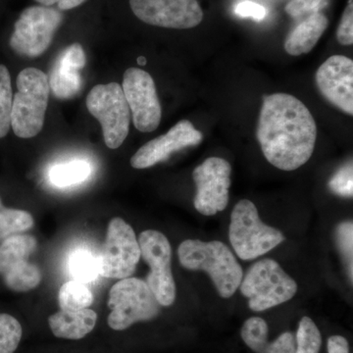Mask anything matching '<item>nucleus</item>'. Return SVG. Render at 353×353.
I'll list each match as a JSON object with an SVG mask.
<instances>
[{
    "mask_svg": "<svg viewBox=\"0 0 353 353\" xmlns=\"http://www.w3.org/2000/svg\"><path fill=\"white\" fill-rule=\"evenodd\" d=\"M323 97L343 112L353 115V61L343 55L328 58L316 72Z\"/></svg>",
    "mask_w": 353,
    "mask_h": 353,
    "instance_id": "4468645a",
    "label": "nucleus"
},
{
    "mask_svg": "<svg viewBox=\"0 0 353 353\" xmlns=\"http://www.w3.org/2000/svg\"><path fill=\"white\" fill-rule=\"evenodd\" d=\"M269 328L260 317L246 320L241 336L248 347L255 353H296V341L294 334L285 332L275 341L269 343Z\"/></svg>",
    "mask_w": 353,
    "mask_h": 353,
    "instance_id": "f3484780",
    "label": "nucleus"
},
{
    "mask_svg": "<svg viewBox=\"0 0 353 353\" xmlns=\"http://www.w3.org/2000/svg\"><path fill=\"white\" fill-rule=\"evenodd\" d=\"M34 225V218L28 211L6 208L0 199V241L13 234H23Z\"/></svg>",
    "mask_w": 353,
    "mask_h": 353,
    "instance_id": "5701e85b",
    "label": "nucleus"
},
{
    "mask_svg": "<svg viewBox=\"0 0 353 353\" xmlns=\"http://www.w3.org/2000/svg\"><path fill=\"white\" fill-rule=\"evenodd\" d=\"M97 314L90 308L77 311L60 310L48 318L51 332L57 338L81 340L94 329Z\"/></svg>",
    "mask_w": 353,
    "mask_h": 353,
    "instance_id": "a211bd4d",
    "label": "nucleus"
},
{
    "mask_svg": "<svg viewBox=\"0 0 353 353\" xmlns=\"http://www.w3.org/2000/svg\"><path fill=\"white\" fill-rule=\"evenodd\" d=\"M325 6L326 0H290L285 10L290 17L299 19L319 12Z\"/></svg>",
    "mask_w": 353,
    "mask_h": 353,
    "instance_id": "7c9ffc66",
    "label": "nucleus"
},
{
    "mask_svg": "<svg viewBox=\"0 0 353 353\" xmlns=\"http://www.w3.org/2000/svg\"><path fill=\"white\" fill-rule=\"evenodd\" d=\"M38 241L31 234H17L8 236L0 243V276L13 265L29 260L36 252Z\"/></svg>",
    "mask_w": 353,
    "mask_h": 353,
    "instance_id": "aec40b11",
    "label": "nucleus"
},
{
    "mask_svg": "<svg viewBox=\"0 0 353 353\" xmlns=\"http://www.w3.org/2000/svg\"><path fill=\"white\" fill-rule=\"evenodd\" d=\"M229 236L234 252L243 260L259 259L285 240L279 230L262 222L256 206L248 199L234 206Z\"/></svg>",
    "mask_w": 353,
    "mask_h": 353,
    "instance_id": "39448f33",
    "label": "nucleus"
},
{
    "mask_svg": "<svg viewBox=\"0 0 353 353\" xmlns=\"http://www.w3.org/2000/svg\"><path fill=\"white\" fill-rule=\"evenodd\" d=\"M327 347L328 353H350L348 341L341 336H330Z\"/></svg>",
    "mask_w": 353,
    "mask_h": 353,
    "instance_id": "f704fd0d",
    "label": "nucleus"
},
{
    "mask_svg": "<svg viewBox=\"0 0 353 353\" xmlns=\"http://www.w3.org/2000/svg\"><path fill=\"white\" fill-rule=\"evenodd\" d=\"M141 257L150 266L145 283L162 306H170L176 299V284L171 269L172 248L168 239L155 230L139 234Z\"/></svg>",
    "mask_w": 353,
    "mask_h": 353,
    "instance_id": "9d476101",
    "label": "nucleus"
},
{
    "mask_svg": "<svg viewBox=\"0 0 353 353\" xmlns=\"http://www.w3.org/2000/svg\"><path fill=\"white\" fill-rule=\"evenodd\" d=\"M202 134L197 131L189 120H181L165 134L146 143L131 158V166L134 169H146L164 161L172 152L188 146L199 145Z\"/></svg>",
    "mask_w": 353,
    "mask_h": 353,
    "instance_id": "2eb2a0df",
    "label": "nucleus"
},
{
    "mask_svg": "<svg viewBox=\"0 0 353 353\" xmlns=\"http://www.w3.org/2000/svg\"><path fill=\"white\" fill-rule=\"evenodd\" d=\"M13 94L10 71L0 63V139L6 138L11 130Z\"/></svg>",
    "mask_w": 353,
    "mask_h": 353,
    "instance_id": "393cba45",
    "label": "nucleus"
},
{
    "mask_svg": "<svg viewBox=\"0 0 353 353\" xmlns=\"http://www.w3.org/2000/svg\"><path fill=\"white\" fill-rule=\"evenodd\" d=\"M122 88L134 127L141 132L155 131L161 122L162 109L152 77L141 69H128Z\"/></svg>",
    "mask_w": 353,
    "mask_h": 353,
    "instance_id": "f8f14e48",
    "label": "nucleus"
},
{
    "mask_svg": "<svg viewBox=\"0 0 353 353\" xmlns=\"http://www.w3.org/2000/svg\"><path fill=\"white\" fill-rule=\"evenodd\" d=\"M43 6L51 7L57 6L58 10L66 11L82 6L87 0H36Z\"/></svg>",
    "mask_w": 353,
    "mask_h": 353,
    "instance_id": "72a5a7b5",
    "label": "nucleus"
},
{
    "mask_svg": "<svg viewBox=\"0 0 353 353\" xmlns=\"http://www.w3.org/2000/svg\"><path fill=\"white\" fill-rule=\"evenodd\" d=\"M130 6L139 20L167 29H192L203 19L197 0H130Z\"/></svg>",
    "mask_w": 353,
    "mask_h": 353,
    "instance_id": "ddd939ff",
    "label": "nucleus"
},
{
    "mask_svg": "<svg viewBox=\"0 0 353 353\" xmlns=\"http://www.w3.org/2000/svg\"><path fill=\"white\" fill-rule=\"evenodd\" d=\"M336 240L340 246L341 252L345 257L347 265L348 273L352 280L353 262V224L352 221L341 223L336 229Z\"/></svg>",
    "mask_w": 353,
    "mask_h": 353,
    "instance_id": "c756f323",
    "label": "nucleus"
},
{
    "mask_svg": "<svg viewBox=\"0 0 353 353\" xmlns=\"http://www.w3.org/2000/svg\"><path fill=\"white\" fill-rule=\"evenodd\" d=\"M87 108L101 123L108 148H119L129 134L132 118L122 85L117 83L95 85L88 95Z\"/></svg>",
    "mask_w": 353,
    "mask_h": 353,
    "instance_id": "6e6552de",
    "label": "nucleus"
},
{
    "mask_svg": "<svg viewBox=\"0 0 353 353\" xmlns=\"http://www.w3.org/2000/svg\"><path fill=\"white\" fill-rule=\"evenodd\" d=\"M234 13L241 17H252L255 20H262L266 16V9L259 3L245 0L234 7Z\"/></svg>",
    "mask_w": 353,
    "mask_h": 353,
    "instance_id": "473e14b6",
    "label": "nucleus"
},
{
    "mask_svg": "<svg viewBox=\"0 0 353 353\" xmlns=\"http://www.w3.org/2000/svg\"><path fill=\"white\" fill-rule=\"evenodd\" d=\"M329 188L339 196L352 197L353 194V167L352 162L336 172L329 182Z\"/></svg>",
    "mask_w": 353,
    "mask_h": 353,
    "instance_id": "c85d7f7f",
    "label": "nucleus"
},
{
    "mask_svg": "<svg viewBox=\"0 0 353 353\" xmlns=\"http://www.w3.org/2000/svg\"><path fill=\"white\" fill-rule=\"evenodd\" d=\"M90 174V165L85 161H72L55 165L50 172V182L59 188L82 183Z\"/></svg>",
    "mask_w": 353,
    "mask_h": 353,
    "instance_id": "b1692460",
    "label": "nucleus"
},
{
    "mask_svg": "<svg viewBox=\"0 0 353 353\" xmlns=\"http://www.w3.org/2000/svg\"><path fill=\"white\" fill-rule=\"evenodd\" d=\"M11 130L20 139H31L43 130L50 99L48 77L41 70L26 68L16 79Z\"/></svg>",
    "mask_w": 353,
    "mask_h": 353,
    "instance_id": "7ed1b4c3",
    "label": "nucleus"
},
{
    "mask_svg": "<svg viewBox=\"0 0 353 353\" xmlns=\"http://www.w3.org/2000/svg\"><path fill=\"white\" fill-rule=\"evenodd\" d=\"M62 21V13L52 7H28L14 24L9 48L21 57H41L50 48Z\"/></svg>",
    "mask_w": 353,
    "mask_h": 353,
    "instance_id": "0eeeda50",
    "label": "nucleus"
},
{
    "mask_svg": "<svg viewBox=\"0 0 353 353\" xmlns=\"http://www.w3.org/2000/svg\"><path fill=\"white\" fill-rule=\"evenodd\" d=\"M23 329L20 322L7 313H0V353H14L19 347Z\"/></svg>",
    "mask_w": 353,
    "mask_h": 353,
    "instance_id": "cd10ccee",
    "label": "nucleus"
},
{
    "mask_svg": "<svg viewBox=\"0 0 353 353\" xmlns=\"http://www.w3.org/2000/svg\"><path fill=\"white\" fill-rule=\"evenodd\" d=\"M178 256L183 268L208 273L223 299H230L240 288L243 269L225 243L187 240L179 246Z\"/></svg>",
    "mask_w": 353,
    "mask_h": 353,
    "instance_id": "f03ea898",
    "label": "nucleus"
},
{
    "mask_svg": "<svg viewBox=\"0 0 353 353\" xmlns=\"http://www.w3.org/2000/svg\"><path fill=\"white\" fill-rule=\"evenodd\" d=\"M85 63L87 58L81 44H71L60 53L48 78L50 90L55 97L70 99L79 94L82 88L81 71Z\"/></svg>",
    "mask_w": 353,
    "mask_h": 353,
    "instance_id": "dca6fc26",
    "label": "nucleus"
},
{
    "mask_svg": "<svg viewBox=\"0 0 353 353\" xmlns=\"http://www.w3.org/2000/svg\"><path fill=\"white\" fill-rule=\"evenodd\" d=\"M256 137L269 163L283 171H294L312 157L317 126L312 114L294 95L264 97Z\"/></svg>",
    "mask_w": 353,
    "mask_h": 353,
    "instance_id": "f257e3e1",
    "label": "nucleus"
},
{
    "mask_svg": "<svg viewBox=\"0 0 353 353\" xmlns=\"http://www.w3.org/2000/svg\"><path fill=\"white\" fill-rule=\"evenodd\" d=\"M58 303L61 310H81L92 305L94 296L87 285L78 281H69L60 288Z\"/></svg>",
    "mask_w": 353,
    "mask_h": 353,
    "instance_id": "4be33fe9",
    "label": "nucleus"
},
{
    "mask_svg": "<svg viewBox=\"0 0 353 353\" xmlns=\"http://www.w3.org/2000/svg\"><path fill=\"white\" fill-rule=\"evenodd\" d=\"M69 270L72 277L78 282L83 284L94 282L99 275V259H95L88 250H76L70 257Z\"/></svg>",
    "mask_w": 353,
    "mask_h": 353,
    "instance_id": "a878e982",
    "label": "nucleus"
},
{
    "mask_svg": "<svg viewBox=\"0 0 353 353\" xmlns=\"http://www.w3.org/2000/svg\"><path fill=\"white\" fill-rule=\"evenodd\" d=\"M231 165L224 158L209 157L192 172L196 185L194 208L202 215L213 216L229 203Z\"/></svg>",
    "mask_w": 353,
    "mask_h": 353,
    "instance_id": "9b49d317",
    "label": "nucleus"
},
{
    "mask_svg": "<svg viewBox=\"0 0 353 353\" xmlns=\"http://www.w3.org/2000/svg\"><path fill=\"white\" fill-rule=\"evenodd\" d=\"M336 39L341 46H352L353 43V1L350 0L343 11L340 25L336 30Z\"/></svg>",
    "mask_w": 353,
    "mask_h": 353,
    "instance_id": "2f4dec72",
    "label": "nucleus"
},
{
    "mask_svg": "<svg viewBox=\"0 0 353 353\" xmlns=\"http://www.w3.org/2000/svg\"><path fill=\"white\" fill-rule=\"evenodd\" d=\"M241 294L248 299V306L261 312L290 301L297 292V285L275 260L265 259L248 269L240 285Z\"/></svg>",
    "mask_w": 353,
    "mask_h": 353,
    "instance_id": "20e7f679",
    "label": "nucleus"
},
{
    "mask_svg": "<svg viewBox=\"0 0 353 353\" xmlns=\"http://www.w3.org/2000/svg\"><path fill=\"white\" fill-rule=\"evenodd\" d=\"M328 25V18L324 14L318 12L308 16L290 32L285 41V50L292 57L310 52Z\"/></svg>",
    "mask_w": 353,
    "mask_h": 353,
    "instance_id": "6ab92c4d",
    "label": "nucleus"
},
{
    "mask_svg": "<svg viewBox=\"0 0 353 353\" xmlns=\"http://www.w3.org/2000/svg\"><path fill=\"white\" fill-rule=\"evenodd\" d=\"M139 259L141 248L132 228L122 218L111 219L99 259V275L119 280L130 278Z\"/></svg>",
    "mask_w": 353,
    "mask_h": 353,
    "instance_id": "1a4fd4ad",
    "label": "nucleus"
},
{
    "mask_svg": "<svg viewBox=\"0 0 353 353\" xmlns=\"http://www.w3.org/2000/svg\"><path fill=\"white\" fill-rule=\"evenodd\" d=\"M0 277L12 292H27L41 284L43 273L36 264L29 260H23L10 267Z\"/></svg>",
    "mask_w": 353,
    "mask_h": 353,
    "instance_id": "412c9836",
    "label": "nucleus"
},
{
    "mask_svg": "<svg viewBox=\"0 0 353 353\" xmlns=\"http://www.w3.org/2000/svg\"><path fill=\"white\" fill-rule=\"evenodd\" d=\"M296 353H319L322 336L312 319L305 316L301 320L297 329Z\"/></svg>",
    "mask_w": 353,
    "mask_h": 353,
    "instance_id": "bb28decb",
    "label": "nucleus"
},
{
    "mask_svg": "<svg viewBox=\"0 0 353 353\" xmlns=\"http://www.w3.org/2000/svg\"><path fill=\"white\" fill-rule=\"evenodd\" d=\"M108 305L111 310L108 326L115 331H124L136 323L154 319L161 306L145 281L131 277L113 285Z\"/></svg>",
    "mask_w": 353,
    "mask_h": 353,
    "instance_id": "423d86ee",
    "label": "nucleus"
}]
</instances>
